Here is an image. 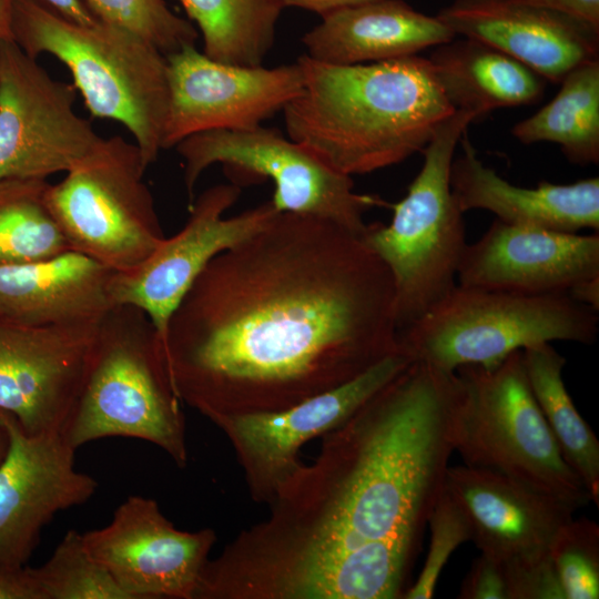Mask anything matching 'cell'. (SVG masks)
I'll list each match as a JSON object with an SVG mask.
<instances>
[{
    "label": "cell",
    "instance_id": "cell-10",
    "mask_svg": "<svg viewBox=\"0 0 599 599\" xmlns=\"http://www.w3.org/2000/svg\"><path fill=\"white\" fill-rule=\"evenodd\" d=\"M175 149L184 161L191 203L202 173L221 163L233 183L271 179L275 185L271 201L278 212L325 219L359 235L367 229L364 215L370 209L389 207L377 196L355 192L352 176L273 128L204 131L182 140Z\"/></svg>",
    "mask_w": 599,
    "mask_h": 599
},
{
    "label": "cell",
    "instance_id": "cell-32",
    "mask_svg": "<svg viewBox=\"0 0 599 599\" xmlns=\"http://www.w3.org/2000/svg\"><path fill=\"white\" fill-rule=\"evenodd\" d=\"M428 551L414 585L402 598L430 599L439 576L451 554L463 544L471 541L469 522L456 500L443 488L428 517Z\"/></svg>",
    "mask_w": 599,
    "mask_h": 599
},
{
    "label": "cell",
    "instance_id": "cell-23",
    "mask_svg": "<svg viewBox=\"0 0 599 599\" xmlns=\"http://www.w3.org/2000/svg\"><path fill=\"white\" fill-rule=\"evenodd\" d=\"M302 37L309 58L332 64L385 61L435 48L456 34L403 0H375L321 17Z\"/></svg>",
    "mask_w": 599,
    "mask_h": 599
},
{
    "label": "cell",
    "instance_id": "cell-35",
    "mask_svg": "<svg viewBox=\"0 0 599 599\" xmlns=\"http://www.w3.org/2000/svg\"><path fill=\"white\" fill-rule=\"evenodd\" d=\"M538 8L571 16L599 27V0H518Z\"/></svg>",
    "mask_w": 599,
    "mask_h": 599
},
{
    "label": "cell",
    "instance_id": "cell-21",
    "mask_svg": "<svg viewBox=\"0 0 599 599\" xmlns=\"http://www.w3.org/2000/svg\"><path fill=\"white\" fill-rule=\"evenodd\" d=\"M463 153L450 166L453 194L465 213L485 210L497 220L517 226L578 233L599 231V179L569 184L539 182L536 187L509 183L477 156L466 132Z\"/></svg>",
    "mask_w": 599,
    "mask_h": 599
},
{
    "label": "cell",
    "instance_id": "cell-2",
    "mask_svg": "<svg viewBox=\"0 0 599 599\" xmlns=\"http://www.w3.org/2000/svg\"><path fill=\"white\" fill-rule=\"evenodd\" d=\"M457 372L414 361L201 573L194 599H396L455 453Z\"/></svg>",
    "mask_w": 599,
    "mask_h": 599
},
{
    "label": "cell",
    "instance_id": "cell-30",
    "mask_svg": "<svg viewBox=\"0 0 599 599\" xmlns=\"http://www.w3.org/2000/svg\"><path fill=\"white\" fill-rule=\"evenodd\" d=\"M83 1L99 21L140 35L164 55L195 45L199 38L193 23L174 13L164 0Z\"/></svg>",
    "mask_w": 599,
    "mask_h": 599
},
{
    "label": "cell",
    "instance_id": "cell-36",
    "mask_svg": "<svg viewBox=\"0 0 599 599\" xmlns=\"http://www.w3.org/2000/svg\"><path fill=\"white\" fill-rule=\"evenodd\" d=\"M63 18L83 26H91L99 20L83 0H38Z\"/></svg>",
    "mask_w": 599,
    "mask_h": 599
},
{
    "label": "cell",
    "instance_id": "cell-38",
    "mask_svg": "<svg viewBox=\"0 0 599 599\" xmlns=\"http://www.w3.org/2000/svg\"><path fill=\"white\" fill-rule=\"evenodd\" d=\"M17 0H0V42L13 40V16Z\"/></svg>",
    "mask_w": 599,
    "mask_h": 599
},
{
    "label": "cell",
    "instance_id": "cell-1",
    "mask_svg": "<svg viewBox=\"0 0 599 599\" xmlns=\"http://www.w3.org/2000/svg\"><path fill=\"white\" fill-rule=\"evenodd\" d=\"M164 346L176 395L210 422L283 410L400 349L393 277L362 235L280 212L207 264Z\"/></svg>",
    "mask_w": 599,
    "mask_h": 599
},
{
    "label": "cell",
    "instance_id": "cell-29",
    "mask_svg": "<svg viewBox=\"0 0 599 599\" xmlns=\"http://www.w3.org/2000/svg\"><path fill=\"white\" fill-rule=\"evenodd\" d=\"M33 572L42 599H129L77 530H69Z\"/></svg>",
    "mask_w": 599,
    "mask_h": 599
},
{
    "label": "cell",
    "instance_id": "cell-28",
    "mask_svg": "<svg viewBox=\"0 0 599 599\" xmlns=\"http://www.w3.org/2000/svg\"><path fill=\"white\" fill-rule=\"evenodd\" d=\"M47 180L0 181V266L47 260L69 244L45 201Z\"/></svg>",
    "mask_w": 599,
    "mask_h": 599
},
{
    "label": "cell",
    "instance_id": "cell-24",
    "mask_svg": "<svg viewBox=\"0 0 599 599\" xmlns=\"http://www.w3.org/2000/svg\"><path fill=\"white\" fill-rule=\"evenodd\" d=\"M427 59L448 102L475 121L496 109L535 103L545 91L546 80L535 71L471 38L455 37Z\"/></svg>",
    "mask_w": 599,
    "mask_h": 599
},
{
    "label": "cell",
    "instance_id": "cell-3",
    "mask_svg": "<svg viewBox=\"0 0 599 599\" xmlns=\"http://www.w3.org/2000/svg\"><path fill=\"white\" fill-rule=\"evenodd\" d=\"M296 62L303 89L283 110L287 136L348 176L423 151L456 111L417 54L346 65L302 54Z\"/></svg>",
    "mask_w": 599,
    "mask_h": 599
},
{
    "label": "cell",
    "instance_id": "cell-15",
    "mask_svg": "<svg viewBox=\"0 0 599 599\" xmlns=\"http://www.w3.org/2000/svg\"><path fill=\"white\" fill-rule=\"evenodd\" d=\"M82 537L129 599H194L216 542L213 529L180 530L154 499L139 495L129 496L106 526Z\"/></svg>",
    "mask_w": 599,
    "mask_h": 599
},
{
    "label": "cell",
    "instance_id": "cell-4",
    "mask_svg": "<svg viewBox=\"0 0 599 599\" xmlns=\"http://www.w3.org/2000/svg\"><path fill=\"white\" fill-rule=\"evenodd\" d=\"M13 40L32 58L61 61L91 115L121 123L145 170L156 161L169 105L167 60L158 48L118 26L72 22L38 0H17Z\"/></svg>",
    "mask_w": 599,
    "mask_h": 599
},
{
    "label": "cell",
    "instance_id": "cell-31",
    "mask_svg": "<svg viewBox=\"0 0 599 599\" xmlns=\"http://www.w3.org/2000/svg\"><path fill=\"white\" fill-rule=\"evenodd\" d=\"M550 560L565 599L599 598V526L571 519L556 536Z\"/></svg>",
    "mask_w": 599,
    "mask_h": 599
},
{
    "label": "cell",
    "instance_id": "cell-22",
    "mask_svg": "<svg viewBox=\"0 0 599 599\" xmlns=\"http://www.w3.org/2000/svg\"><path fill=\"white\" fill-rule=\"evenodd\" d=\"M115 271L73 250L0 266V311L37 326L97 325L115 306Z\"/></svg>",
    "mask_w": 599,
    "mask_h": 599
},
{
    "label": "cell",
    "instance_id": "cell-5",
    "mask_svg": "<svg viewBox=\"0 0 599 599\" xmlns=\"http://www.w3.org/2000/svg\"><path fill=\"white\" fill-rule=\"evenodd\" d=\"M182 402L173 387L164 342L149 316L115 305L100 322L78 399L63 428L79 447L105 437H130L187 464Z\"/></svg>",
    "mask_w": 599,
    "mask_h": 599
},
{
    "label": "cell",
    "instance_id": "cell-16",
    "mask_svg": "<svg viewBox=\"0 0 599 599\" xmlns=\"http://www.w3.org/2000/svg\"><path fill=\"white\" fill-rule=\"evenodd\" d=\"M9 447L0 463V565L26 566L43 528L87 502L98 483L75 468V448L62 433H27L0 409Z\"/></svg>",
    "mask_w": 599,
    "mask_h": 599
},
{
    "label": "cell",
    "instance_id": "cell-19",
    "mask_svg": "<svg viewBox=\"0 0 599 599\" xmlns=\"http://www.w3.org/2000/svg\"><path fill=\"white\" fill-rule=\"evenodd\" d=\"M599 277V234L517 226L495 220L464 251L457 284L526 294L569 293Z\"/></svg>",
    "mask_w": 599,
    "mask_h": 599
},
{
    "label": "cell",
    "instance_id": "cell-17",
    "mask_svg": "<svg viewBox=\"0 0 599 599\" xmlns=\"http://www.w3.org/2000/svg\"><path fill=\"white\" fill-rule=\"evenodd\" d=\"M99 324L37 326L0 311V409L29 434L62 433Z\"/></svg>",
    "mask_w": 599,
    "mask_h": 599
},
{
    "label": "cell",
    "instance_id": "cell-8",
    "mask_svg": "<svg viewBox=\"0 0 599 599\" xmlns=\"http://www.w3.org/2000/svg\"><path fill=\"white\" fill-rule=\"evenodd\" d=\"M456 372L463 398L455 453L465 465L509 476L577 509L591 501L545 420L528 383L521 351L494 367L466 365Z\"/></svg>",
    "mask_w": 599,
    "mask_h": 599
},
{
    "label": "cell",
    "instance_id": "cell-12",
    "mask_svg": "<svg viewBox=\"0 0 599 599\" xmlns=\"http://www.w3.org/2000/svg\"><path fill=\"white\" fill-rule=\"evenodd\" d=\"M413 362L400 348L354 379L286 409L213 419L233 448L251 498L268 505L304 465L300 454L306 443L345 422Z\"/></svg>",
    "mask_w": 599,
    "mask_h": 599
},
{
    "label": "cell",
    "instance_id": "cell-11",
    "mask_svg": "<svg viewBox=\"0 0 599 599\" xmlns=\"http://www.w3.org/2000/svg\"><path fill=\"white\" fill-rule=\"evenodd\" d=\"M77 92L14 40L0 42V181L67 173L101 145L74 110Z\"/></svg>",
    "mask_w": 599,
    "mask_h": 599
},
{
    "label": "cell",
    "instance_id": "cell-26",
    "mask_svg": "<svg viewBox=\"0 0 599 599\" xmlns=\"http://www.w3.org/2000/svg\"><path fill=\"white\" fill-rule=\"evenodd\" d=\"M556 97L511 130L521 143L552 142L578 165L599 162V59L571 70Z\"/></svg>",
    "mask_w": 599,
    "mask_h": 599
},
{
    "label": "cell",
    "instance_id": "cell-18",
    "mask_svg": "<svg viewBox=\"0 0 599 599\" xmlns=\"http://www.w3.org/2000/svg\"><path fill=\"white\" fill-rule=\"evenodd\" d=\"M444 487L463 509L479 551L505 564L549 559L556 536L578 510L509 476L465 464L447 467Z\"/></svg>",
    "mask_w": 599,
    "mask_h": 599
},
{
    "label": "cell",
    "instance_id": "cell-7",
    "mask_svg": "<svg viewBox=\"0 0 599 599\" xmlns=\"http://www.w3.org/2000/svg\"><path fill=\"white\" fill-rule=\"evenodd\" d=\"M474 121L471 113L456 110L437 128L407 194L389 204L390 223L368 224L362 235L392 274L398 331L457 285L467 242L464 212L450 186V166L460 138Z\"/></svg>",
    "mask_w": 599,
    "mask_h": 599
},
{
    "label": "cell",
    "instance_id": "cell-33",
    "mask_svg": "<svg viewBox=\"0 0 599 599\" xmlns=\"http://www.w3.org/2000/svg\"><path fill=\"white\" fill-rule=\"evenodd\" d=\"M457 598L510 599L508 575L504 562L480 552L465 576Z\"/></svg>",
    "mask_w": 599,
    "mask_h": 599
},
{
    "label": "cell",
    "instance_id": "cell-14",
    "mask_svg": "<svg viewBox=\"0 0 599 599\" xmlns=\"http://www.w3.org/2000/svg\"><path fill=\"white\" fill-rule=\"evenodd\" d=\"M169 105L162 150L211 130H250L275 115L303 89L297 62L275 68L237 67L206 57L195 45L166 55Z\"/></svg>",
    "mask_w": 599,
    "mask_h": 599
},
{
    "label": "cell",
    "instance_id": "cell-6",
    "mask_svg": "<svg viewBox=\"0 0 599 599\" xmlns=\"http://www.w3.org/2000/svg\"><path fill=\"white\" fill-rule=\"evenodd\" d=\"M598 311L568 293L526 294L456 285L422 317L398 331L413 361L447 372L494 367L517 351L557 341L591 345Z\"/></svg>",
    "mask_w": 599,
    "mask_h": 599
},
{
    "label": "cell",
    "instance_id": "cell-34",
    "mask_svg": "<svg viewBox=\"0 0 599 599\" xmlns=\"http://www.w3.org/2000/svg\"><path fill=\"white\" fill-rule=\"evenodd\" d=\"M0 599H42L33 568L0 565Z\"/></svg>",
    "mask_w": 599,
    "mask_h": 599
},
{
    "label": "cell",
    "instance_id": "cell-39",
    "mask_svg": "<svg viewBox=\"0 0 599 599\" xmlns=\"http://www.w3.org/2000/svg\"><path fill=\"white\" fill-rule=\"evenodd\" d=\"M8 447H9V434L0 414V463L4 458Z\"/></svg>",
    "mask_w": 599,
    "mask_h": 599
},
{
    "label": "cell",
    "instance_id": "cell-27",
    "mask_svg": "<svg viewBox=\"0 0 599 599\" xmlns=\"http://www.w3.org/2000/svg\"><path fill=\"white\" fill-rule=\"evenodd\" d=\"M217 62L258 67L273 48L283 0H177Z\"/></svg>",
    "mask_w": 599,
    "mask_h": 599
},
{
    "label": "cell",
    "instance_id": "cell-25",
    "mask_svg": "<svg viewBox=\"0 0 599 599\" xmlns=\"http://www.w3.org/2000/svg\"><path fill=\"white\" fill-rule=\"evenodd\" d=\"M521 354L528 383L564 459L598 506L599 440L566 388V358L551 343L525 348Z\"/></svg>",
    "mask_w": 599,
    "mask_h": 599
},
{
    "label": "cell",
    "instance_id": "cell-20",
    "mask_svg": "<svg viewBox=\"0 0 599 599\" xmlns=\"http://www.w3.org/2000/svg\"><path fill=\"white\" fill-rule=\"evenodd\" d=\"M437 18L456 35L487 43L554 83L599 59V27L518 0H454Z\"/></svg>",
    "mask_w": 599,
    "mask_h": 599
},
{
    "label": "cell",
    "instance_id": "cell-9",
    "mask_svg": "<svg viewBox=\"0 0 599 599\" xmlns=\"http://www.w3.org/2000/svg\"><path fill=\"white\" fill-rule=\"evenodd\" d=\"M134 143L115 135L58 183L45 201L70 250L115 272L140 265L164 240Z\"/></svg>",
    "mask_w": 599,
    "mask_h": 599
},
{
    "label": "cell",
    "instance_id": "cell-37",
    "mask_svg": "<svg viewBox=\"0 0 599 599\" xmlns=\"http://www.w3.org/2000/svg\"><path fill=\"white\" fill-rule=\"evenodd\" d=\"M375 0H283L285 7L301 8L321 17L348 7H354Z\"/></svg>",
    "mask_w": 599,
    "mask_h": 599
},
{
    "label": "cell",
    "instance_id": "cell-13",
    "mask_svg": "<svg viewBox=\"0 0 599 599\" xmlns=\"http://www.w3.org/2000/svg\"><path fill=\"white\" fill-rule=\"evenodd\" d=\"M240 194V185L233 182L206 189L191 203L190 216L176 234L164 237L136 267L115 272L112 282L115 305L142 309L164 343L172 314L207 264L261 231L280 213L270 200L224 217Z\"/></svg>",
    "mask_w": 599,
    "mask_h": 599
}]
</instances>
